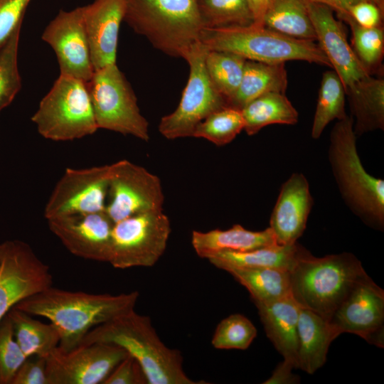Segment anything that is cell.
Here are the masks:
<instances>
[{
  "mask_svg": "<svg viewBox=\"0 0 384 384\" xmlns=\"http://www.w3.org/2000/svg\"><path fill=\"white\" fill-rule=\"evenodd\" d=\"M139 292L117 295L90 294L53 287L18 302L15 307L31 315L48 319L60 335L59 347H77L93 328L134 309Z\"/></svg>",
  "mask_w": 384,
  "mask_h": 384,
  "instance_id": "obj_1",
  "label": "cell"
},
{
  "mask_svg": "<svg viewBox=\"0 0 384 384\" xmlns=\"http://www.w3.org/2000/svg\"><path fill=\"white\" fill-rule=\"evenodd\" d=\"M92 343H113L124 348L141 365L148 384L206 383L186 375L181 352L166 346L149 317L134 309L93 328L79 345Z\"/></svg>",
  "mask_w": 384,
  "mask_h": 384,
  "instance_id": "obj_2",
  "label": "cell"
},
{
  "mask_svg": "<svg viewBox=\"0 0 384 384\" xmlns=\"http://www.w3.org/2000/svg\"><path fill=\"white\" fill-rule=\"evenodd\" d=\"M366 274L361 262L352 253L317 257L302 246L289 271L291 295L301 308L329 320Z\"/></svg>",
  "mask_w": 384,
  "mask_h": 384,
  "instance_id": "obj_3",
  "label": "cell"
},
{
  "mask_svg": "<svg viewBox=\"0 0 384 384\" xmlns=\"http://www.w3.org/2000/svg\"><path fill=\"white\" fill-rule=\"evenodd\" d=\"M356 137L352 117L337 120L330 134V166L349 209L368 226L383 230L384 181L364 169L358 154Z\"/></svg>",
  "mask_w": 384,
  "mask_h": 384,
  "instance_id": "obj_4",
  "label": "cell"
},
{
  "mask_svg": "<svg viewBox=\"0 0 384 384\" xmlns=\"http://www.w3.org/2000/svg\"><path fill=\"white\" fill-rule=\"evenodd\" d=\"M124 21L173 57L183 58L204 28L197 0H127Z\"/></svg>",
  "mask_w": 384,
  "mask_h": 384,
  "instance_id": "obj_5",
  "label": "cell"
},
{
  "mask_svg": "<svg viewBox=\"0 0 384 384\" xmlns=\"http://www.w3.org/2000/svg\"><path fill=\"white\" fill-rule=\"evenodd\" d=\"M200 41L207 50L233 53L246 60L267 63L304 60L331 68L318 43L265 26L204 28Z\"/></svg>",
  "mask_w": 384,
  "mask_h": 384,
  "instance_id": "obj_6",
  "label": "cell"
},
{
  "mask_svg": "<svg viewBox=\"0 0 384 384\" xmlns=\"http://www.w3.org/2000/svg\"><path fill=\"white\" fill-rule=\"evenodd\" d=\"M38 132L52 141H72L98 129L87 82L60 74L31 117Z\"/></svg>",
  "mask_w": 384,
  "mask_h": 384,
  "instance_id": "obj_7",
  "label": "cell"
},
{
  "mask_svg": "<svg viewBox=\"0 0 384 384\" xmlns=\"http://www.w3.org/2000/svg\"><path fill=\"white\" fill-rule=\"evenodd\" d=\"M87 87L98 129L149 140V122L141 114L135 93L117 63L95 70Z\"/></svg>",
  "mask_w": 384,
  "mask_h": 384,
  "instance_id": "obj_8",
  "label": "cell"
},
{
  "mask_svg": "<svg viewBox=\"0 0 384 384\" xmlns=\"http://www.w3.org/2000/svg\"><path fill=\"white\" fill-rule=\"evenodd\" d=\"M207 48L198 42L183 55L188 63L189 76L176 109L163 117L158 126L167 139L192 137L203 120L213 112L228 106L212 83L205 66Z\"/></svg>",
  "mask_w": 384,
  "mask_h": 384,
  "instance_id": "obj_9",
  "label": "cell"
},
{
  "mask_svg": "<svg viewBox=\"0 0 384 384\" xmlns=\"http://www.w3.org/2000/svg\"><path fill=\"white\" fill-rule=\"evenodd\" d=\"M171 231L163 210L140 213L116 222L108 262L117 269L152 267L164 253Z\"/></svg>",
  "mask_w": 384,
  "mask_h": 384,
  "instance_id": "obj_10",
  "label": "cell"
},
{
  "mask_svg": "<svg viewBox=\"0 0 384 384\" xmlns=\"http://www.w3.org/2000/svg\"><path fill=\"white\" fill-rule=\"evenodd\" d=\"M160 178L127 159L110 164L105 212L114 222L137 213L163 210Z\"/></svg>",
  "mask_w": 384,
  "mask_h": 384,
  "instance_id": "obj_11",
  "label": "cell"
},
{
  "mask_svg": "<svg viewBox=\"0 0 384 384\" xmlns=\"http://www.w3.org/2000/svg\"><path fill=\"white\" fill-rule=\"evenodd\" d=\"M50 267L25 242L0 244V321L18 302L52 286Z\"/></svg>",
  "mask_w": 384,
  "mask_h": 384,
  "instance_id": "obj_12",
  "label": "cell"
},
{
  "mask_svg": "<svg viewBox=\"0 0 384 384\" xmlns=\"http://www.w3.org/2000/svg\"><path fill=\"white\" fill-rule=\"evenodd\" d=\"M129 353L108 343L81 344L65 351L59 346L46 358L48 384H102Z\"/></svg>",
  "mask_w": 384,
  "mask_h": 384,
  "instance_id": "obj_13",
  "label": "cell"
},
{
  "mask_svg": "<svg viewBox=\"0 0 384 384\" xmlns=\"http://www.w3.org/2000/svg\"><path fill=\"white\" fill-rule=\"evenodd\" d=\"M110 164L85 169L67 168L44 210L47 220L105 210Z\"/></svg>",
  "mask_w": 384,
  "mask_h": 384,
  "instance_id": "obj_14",
  "label": "cell"
},
{
  "mask_svg": "<svg viewBox=\"0 0 384 384\" xmlns=\"http://www.w3.org/2000/svg\"><path fill=\"white\" fill-rule=\"evenodd\" d=\"M329 321L338 336L353 334L383 348V289L366 273L353 285Z\"/></svg>",
  "mask_w": 384,
  "mask_h": 384,
  "instance_id": "obj_15",
  "label": "cell"
},
{
  "mask_svg": "<svg viewBox=\"0 0 384 384\" xmlns=\"http://www.w3.org/2000/svg\"><path fill=\"white\" fill-rule=\"evenodd\" d=\"M41 38L55 52L60 74L87 82L94 73L85 27L83 6L61 10L44 29Z\"/></svg>",
  "mask_w": 384,
  "mask_h": 384,
  "instance_id": "obj_16",
  "label": "cell"
},
{
  "mask_svg": "<svg viewBox=\"0 0 384 384\" xmlns=\"http://www.w3.org/2000/svg\"><path fill=\"white\" fill-rule=\"evenodd\" d=\"M50 231L73 255L108 262L114 223L105 210L47 220Z\"/></svg>",
  "mask_w": 384,
  "mask_h": 384,
  "instance_id": "obj_17",
  "label": "cell"
},
{
  "mask_svg": "<svg viewBox=\"0 0 384 384\" xmlns=\"http://www.w3.org/2000/svg\"><path fill=\"white\" fill-rule=\"evenodd\" d=\"M308 10L318 45L346 92L356 82L369 74L356 56L347 41L344 27L334 17V11L326 5L311 1H308Z\"/></svg>",
  "mask_w": 384,
  "mask_h": 384,
  "instance_id": "obj_18",
  "label": "cell"
},
{
  "mask_svg": "<svg viewBox=\"0 0 384 384\" xmlns=\"http://www.w3.org/2000/svg\"><path fill=\"white\" fill-rule=\"evenodd\" d=\"M313 204L306 177L301 173L292 174L281 186L270 220L269 228L278 245L297 242L306 228Z\"/></svg>",
  "mask_w": 384,
  "mask_h": 384,
  "instance_id": "obj_19",
  "label": "cell"
},
{
  "mask_svg": "<svg viewBox=\"0 0 384 384\" xmlns=\"http://www.w3.org/2000/svg\"><path fill=\"white\" fill-rule=\"evenodd\" d=\"M127 0H95L83 6L85 27L94 70L116 64L119 31Z\"/></svg>",
  "mask_w": 384,
  "mask_h": 384,
  "instance_id": "obj_20",
  "label": "cell"
},
{
  "mask_svg": "<svg viewBox=\"0 0 384 384\" xmlns=\"http://www.w3.org/2000/svg\"><path fill=\"white\" fill-rule=\"evenodd\" d=\"M254 304L268 338L284 360L298 368L297 326L300 306L291 294L273 302Z\"/></svg>",
  "mask_w": 384,
  "mask_h": 384,
  "instance_id": "obj_21",
  "label": "cell"
},
{
  "mask_svg": "<svg viewBox=\"0 0 384 384\" xmlns=\"http://www.w3.org/2000/svg\"><path fill=\"white\" fill-rule=\"evenodd\" d=\"M338 336L328 319L301 308L297 326L298 368L314 373L326 363L329 346Z\"/></svg>",
  "mask_w": 384,
  "mask_h": 384,
  "instance_id": "obj_22",
  "label": "cell"
},
{
  "mask_svg": "<svg viewBox=\"0 0 384 384\" xmlns=\"http://www.w3.org/2000/svg\"><path fill=\"white\" fill-rule=\"evenodd\" d=\"M191 244L196 254L206 259L223 251L245 252L277 245L269 227L262 231H252L239 224L228 230H193Z\"/></svg>",
  "mask_w": 384,
  "mask_h": 384,
  "instance_id": "obj_23",
  "label": "cell"
},
{
  "mask_svg": "<svg viewBox=\"0 0 384 384\" xmlns=\"http://www.w3.org/2000/svg\"><path fill=\"white\" fill-rule=\"evenodd\" d=\"M353 115L356 137L384 129V80L368 75L356 82L346 92Z\"/></svg>",
  "mask_w": 384,
  "mask_h": 384,
  "instance_id": "obj_24",
  "label": "cell"
},
{
  "mask_svg": "<svg viewBox=\"0 0 384 384\" xmlns=\"http://www.w3.org/2000/svg\"><path fill=\"white\" fill-rule=\"evenodd\" d=\"M302 245H272L245 252L223 251L208 258L215 267L229 268H273L290 271Z\"/></svg>",
  "mask_w": 384,
  "mask_h": 384,
  "instance_id": "obj_25",
  "label": "cell"
},
{
  "mask_svg": "<svg viewBox=\"0 0 384 384\" xmlns=\"http://www.w3.org/2000/svg\"><path fill=\"white\" fill-rule=\"evenodd\" d=\"M287 74L284 63L246 60L242 78L229 106L241 110L254 99L270 92L285 93Z\"/></svg>",
  "mask_w": 384,
  "mask_h": 384,
  "instance_id": "obj_26",
  "label": "cell"
},
{
  "mask_svg": "<svg viewBox=\"0 0 384 384\" xmlns=\"http://www.w3.org/2000/svg\"><path fill=\"white\" fill-rule=\"evenodd\" d=\"M244 130L252 136L263 127L274 124H295L298 112L284 93H265L245 105L241 110Z\"/></svg>",
  "mask_w": 384,
  "mask_h": 384,
  "instance_id": "obj_27",
  "label": "cell"
},
{
  "mask_svg": "<svg viewBox=\"0 0 384 384\" xmlns=\"http://www.w3.org/2000/svg\"><path fill=\"white\" fill-rule=\"evenodd\" d=\"M7 315L12 322L16 340L26 357L46 358L59 346L60 335L53 324L34 319L31 314L15 306Z\"/></svg>",
  "mask_w": 384,
  "mask_h": 384,
  "instance_id": "obj_28",
  "label": "cell"
},
{
  "mask_svg": "<svg viewBox=\"0 0 384 384\" xmlns=\"http://www.w3.org/2000/svg\"><path fill=\"white\" fill-rule=\"evenodd\" d=\"M264 26L294 38L316 41L307 0H272Z\"/></svg>",
  "mask_w": 384,
  "mask_h": 384,
  "instance_id": "obj_29",
  "label": "cell"
},
{
  "mask_svg": "<svg viewBox=\"0 0 384 384\" xmlns=\"http://www.w3.org/2000/svg\"><path fill=\"white\" fill-rule=\"evenodd\" d=\"M249 292L254 303H267L291 294L289 271L273 268L225 270Z\"/></svg>",
  "mask_w": 384,
  "mask_h": 384,
  "instance_id": "obj_30",
  "label": "cell"
},
{
  "mask_svg": "<svg viewBox=\"0 0 384 384\" xmlns=\"http://www.w3.org/2000/svg\"><path fill=\"white\" fill-rule=\"evenodd\" d=\"M345 96L344 87L336 73L334 70L324 73L311 127L313 139H319L333 120H341L348 116L345 110Z\"/></svg>",
  "mask_w": 384,
  "mask_h": 384,
  "instance_id": "obj_31",
  "label": "cell"
},
{
  "mask_svg": "<svg viewBox=\"0 0 384 384\" xmlns=\"http://www.w3.org/2000/svg\"><path fill=\"white\" fill-rule=\"evenodd\" d=\"M352 33V49L369 75L383 73L384 55V27L366 28L358 24L347 13H337Z\"/></svg>",
  "mask_w": 384,
  "mask_h": 384,
  "instance_id": "obj_32",
  "label": "cell"
},
{
  "mask_svg": "<svg viewBox=\"0 0 384 384\" xmlns=\"http://www.w3.org/2000/svg\"><path fill=\"white\" fill-rule=\"evenodd\" d=\"M246 59L233 53L207 50L205 66L208 75L228 105L239 87Z\"/></svg>",
  "mask_w": 384,
  "mask_h": 384,
  "instance_id": "obj_33",
  "label": "cell"
},
{
  "mask_svg": "<svg viewBox=\"0 0 384 384\" xmlns=\"http://www.w3.org/2000/svg\"><path fill=\"white\" fill-rule=\"evenodd\" d=\"M204 28L247 26L253 18L247 0H197Z\"/></svg>",
  "mask_w": 384,
  "mask_h": 384,
  "instance_id": "obj_34",
  "label": "cell"
},
{
  "mask_svg": "<svg viewBox=\"0 0 384 384\" xmlns=\"http://www.w3.org/2000/svg\"><path fill=\"white\" fill-rule=\"evenodd\" d=\"M244 127L241 110L227 106L213 112L198 124L192 137L223 146L231 142Z\"/></svg>",
  "mask_w": 384,
  "mask_h": 384,
  "instance_id": "obj_35",
  "label": "cell"
},
{
  "mask_svg": "<svg viewBox=\"0 0 384 384\" xmlns=\"http://www.w3.org/2000/svg\"><path fill=\"white\" fill-rule=\"evenodd\" d=\"M21 28L0 48V112L11 104L21 87L18 66Z\"/></svg>",
  "mask_w": 384,
  "mask_h": 384,
  "instance_id": "obj_36",
  "label": "cell"
},
{
  "mask_svg": "<svg viewBox=\"0 0 384 384\" xmlns=\"http://www.w3.org/2000/svg\"><path fill=\"white\" fill-rule=\"evenodd\" d=\"M257 329L246 316L233 314L217 326L211 343L217 349H247L257 336Z\"/></svg>",
  "mask_w": 384,
  "mask_h": 384,
  "instance_id": "obj_37",
  "label": "cell"
},
{
  "mask_svg": "<svg viewBox=\"0 0 384 384\" xmlns=\"http://www.w3.org/2000/svg\"><path fill=\"white\" fill-rule=\"evenodd\" d=\"M26 358L16 340L12 322L6 314L0 321V384H11Z\"/></svg>",
  "mask_w": 384,
  "mask_h": 384,
  "instance_id": "obj_38",
  "label": "cell"
},
{
  "mask_svg": "<svg viewBox=\"0 0 384 384\" xmlns=\"http://www.w3.org/2000/svg\"><path fill=\"white\" fill-rule=\"evenodd\" d=\"M31 0H0V48L22 21Z\"/></svg>",
  "mask_w": 384,
  "mask_h": 384,
  "instance_id": "obj_39",
  "label": "cell"
},
{
  "mask_svg": "<svg viewBox=\"0 0 384 384\" xmlns=\"http://www.w3.org/2000/svg\"><path fill=\"white\" fill-rule=\"evenodd\" d=\"M102 384H148L139 363L129 354L112 370Z\"/></svg>",
  "mask_w": 384,
  "mask_h": 384,
  "instance_id": "obj_40",
  "label": "cell"
},
{
  "mask_svg": "<svg viewBox=\"0 0 384 384\" xmlns=\"http://www.w3.org/2000/svg\"><path fill=\"white\" fill-rule=\"evenodd\" d=\"M11 384H48L46 358L38 356L27 357L16 372Z\"/></svg>",
  "mask_w": 384,
  "mask_h": 384,
  "instance_id": "obj_41",
  "label": "cell"
},
{
  "mask_svg": "<svg viewBox=\"0 0 384 384\" xmlns=\"http://www.w3.org/2000/svg\"><path fill=\"white\" fill-rule=\"evenodd\" d=\"M358 24L374 28L383 26L384 13L370 0L361 1L352 5L346 12Z\"/></svg>",
  "mask_w": 384,
  "mask_h": 384,
  "instance_id": "obj_42",
  "label": "cell"
},
{
  "mask_svg": "<svg viewBox=\"0 0 384 384\" xmlns=\"http://www.w3.org/2000/svg\"><path fill=\"white\" fill-rule=\"evenodd\" d=\"M294 366L286 360L280 362L272 375L263 382L264 384H295L300 383V378L297 375L293 373L292 370Z\"/></svg>",
  "mask_w": 384,
  "mask_h": 384,
  "instance_id": "obj_43",
  "label": "cell"
},
{
  "mask_svg": "<svg viewBox=\"0 0 384 384\" xmlns=\"http://www.w3.org/2000/svg\"><path fill=\"white\" fill-rule=\"evenodd\" d=\"M272 0H247L253 18V24L264 26V18Z\"/></svg>",
  "mask_w": 384,
  "mask_h": 384,
  "instance_id": "obj_44",
  "label": "cell"
},
{
  "mask_svg": "<svg viewBox=\"0 0 384 384\" xmlns=\"http://www.w3.org/2000/svg\"><path fill=\"white\" fill-rule=\"evenodd\" d=\"M308 1L319 3L330 7L337 13H346L353 4L366 0H307Z\"/></svg>",
  "mask_w": 384,
  "mask_h": 384,
  "instance_id": "obj_45",
  "label": "cell"
},
{
  "mask_svg": "<svg viewBox=\"0 0 384 384\" xmlns=\"http://www.w3.org/2000/svg\"><path fill=\"white\" fill-rule=\"evenodd\" d=\"M375 4L382 12L384 13V0H370Z\"/></svg>",
  "mask_w": 384,
  "mask_h": 384,
  "instance_id": "obj_46",
  "label": "cell"
}]
</instances>
